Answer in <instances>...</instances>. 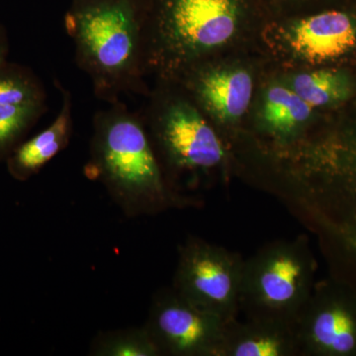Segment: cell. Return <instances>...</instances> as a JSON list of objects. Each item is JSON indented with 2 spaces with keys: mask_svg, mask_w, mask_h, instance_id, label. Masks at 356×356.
<instances>
[{
  "mask_svg": "<svg viewBox=\"0 0 356 356\" xmlns=\"http://www.w3.org/2000/svg\"><path fill=\"white\" fill-rule=\"evenodd\" d=\"M245 261L234 252L198 238L179 250L175 289L224 320H236Z\"/></svg>",
  "mask_w": 356,
  "mask_h": 356,
  "instance_id": "ba28073f",
  "label": "cell"
},
{
  "mask_svg": "<svg viewBox=\"0 0 356 356\" xmlns=\"http://www.w3.org/2000/svg\"><path fill=\"white\" fill-rule=\"evenodd\" d=\"M312 170L343 197L341 233L356 252V111L327 124L314 147Z\"/></svg>",
  "mask_w": 356,
  "mask_h": 356,
  "instance_id": "7c38bea8",
  "label": "cell"
},
{
  "mask_svg": "<svg viewBox=\"0 0 356 356\" xmlns=\"http://www.w3.org/2000/svg\"><path fill=\"white\" fill-rule=\"evenodd\" d=\"M313 1H317V0H264V3L266 7L267 13H270L294 8V7Z\"/></svg>",
  "mask_w": 356,
  "mask_h": 356,
  "instance_id": "d6986e66",
  "label": "cell"
},
{
  "mask_svg": "<svg viewBox=\"0 0 356 356\" xmlns=\"http://www.w3.org/2000/svg\"><path fill=\"white\" fill-rule=\"evenodd\" d=\"M269 67L283 83L318 113L329 114L346 108L356 97V76L348 67Z\"/></svg>",
  "mask_w": 356,
  "mask_h": 356,
  "instance_id": "4fadbf2b",
  "label": "cell"
},
{
  "mask_svg": "<svg viewBox=\"0 0 356 356\" xmlns=\"http://www.w3.org/2000/svg\"><path fill=\"white\" fill-rule=\"evenodd\" d=\"M56 86L62 95L57 117L49 127L16 147L9 156L8 170L16 179L25 180L36 175L69 145L74 128L72 93L58 81Z\"/></svg>",
  "mask_w": 356,
  "mask_h": 356,
  "instance_id": "9a60e30c",
  "label": "cell"
},
{
  "mask_svg": "<svg viewBox=\"0 0 356 356\" xmlns=\"http://www.w3.org/2000/svg\"><path fill=\"white\" fill-rule=\"evenodd\" d=\"M153 0H72L65 28L77 67L96 97L113 104L123 95H149L147 51Z\"/></svg>",
  "mask_w": 356,
  "mask_h": 356,
  "instance_id": "7a4b0ae2",
  "label": "cell"
},
{
  "mask_svg": "<svg viewBox=\"0 0 356 356\" xmlns=\"http://www.w3.org/2000/svg\"><path fill=\"white\" fill-rule=\"evenodd\" d=\"M47 104L1 105L0 106V159L39 120Z\"/></svg>",
  "mask_w": 356,
  "mask_h": 356,
  "instance_id": "ac0fdd59",
  "label": "cell"
},
{
  "mask_svg": "<svg viewBox=\"0 0 356 356\" xmlns=\"http://www.w3.org/2000/svg\"><path fill=\"white\" fill-rule=\"evenodd\" d=\"M47 95L39 79L21 65L0 64L1 105L46 104Z\"/></svg>",
  "mask_w": 356,
  "mask_h": 356,
  "instance_id": "e0dca14e",
  "label": "cell"
},
{
  "mask_svg": "<svg viewBox=\"0 0 356 356\" xmlns=\"http://www.w3.org/2000/svg\"><path fill=\"white\" fill-rule=\"evenodd\" d=\"M295 329L301 355L356 356V298L327 288L313 292Z\"/></svg>",
  "mask_w": 356,
  "mask_h": 356,
  "instance_id": "8fae6325",
  "label": "cell"
},
{
  "mask_svg": "<svg viewBox=\"0 0 356 356\" xmlns=\"http://www.w3.org/2000/svg\"><path fill=\"white\" fill-rule=\"evenodd\" d=\"M264 0H153L147 64L156 81H175L208 58L257 49Z\"/></svg>",
  "mask_w": 356,
  "mask_h": 356,
  "instance_id": "6da1fadb",
  "label": "cell"
},
{
  "mask_svg": "<svg viewBox=\"0 0 356 356\" xmlns=\"http://www.w3.org/2000/svg\"><path fill=\"white\" fill-rule=\"evenodd\" d=\"M314 271L301 238L269 245L245 261L241 310L248 318L295 325L313 293Z\"/></svg>",
  "mask_w": 356,
  "mask_h": 356,
  "instance_id": "52a82bcc",
  "label": "cell"
},
{
  "mask_svg": "<svg viewBox=\"0 0 356 356\" xmlns=\"http://www.w3.org/2000/svg\"><path fill=\"white\" fill-rule=\"evenodd\" d=\"M231 322L196 305L173 288L154 297L145 327L161 355L220 356Z\"/></svg>",
  "mask_w": 356,
  "mask_h": 356,
  "instance_id": "9c48e42d",
  "label": "cell"
},
{
  "mask_svg": "<svg viewBox=\"0 0 356 356\" xmlns=\"http://www.w3.org/2000/svg\"><path fill=\"white\" fill-rule=\"evenodd\" d=\"M86 175L102 182L128 216L149 214L172 197L145 117L121 100L95 115Z\"/></svg>",
  "mask_w": 356,
  "mask_h": 356,
  "instance_id": "3957f363",
  "label": "cell"
},
{
  "mask_svg": "<svg viewBox=\"0 0 356 356\" xmlns=\"http://www.w3.org/2000/svg\"><path fill=\"white\" fill-rule=\"evenodd\" d=\"M95 356H161L158 346L147 327L102 332L90 348Z\"/></svg>",
  "mask_w": 356,
  "mask_h": 356,
  "instance_id": "2e32d148",
  "label": "cell"
},
{
  "mask_svg": "<svg viewBox=\"0 0 356 356\" xmlns=\"http://www.w3.org/2000/svg\"><path fill=\"white\" fill-rule=\"evenodd\" d=\"M145 115L161 165L178 175L221 170L229 149L209 119L175 81H156Z\"/></svg>",
  "mask_w": 356,
  "mask_h": 356,
  "instance_id": "5b68a950",
  "label": "cell"
},
{
  "mask_svg": "<svg viewBox=\"0 0 356 356\" xmlns=\"http://www.w3.org/2000/svg\"><path fill=\"white\" fill-rule=\"evenodd\" d=\"M268 62L257 49L225 54L194 65L175 83L229 143L242 132Z\"/></svg>",
  "mask_w": 356,
  "mask_h": 356,
  "instance_id": "8992f818",
  "label": "cell"
},
{
  "mask_svg": "<svg viewBox=\"0 0 356 356\" xmlns=\"http://www.w3.org/2000/svg\"><path fill=\"white\" fill-rule=\"evenodd\" d=\"M9 44L6 30L0 26V64L6 62L7 55H8Z\"/></svg>",
  "mask_w": 356,
  "mask_h": 356,
  "instance_id": "ffe728a7",
  "label": "cell"
},
{
  "mask_svg": "<svg viewBox=\"0 0 356 356\" xmlns=\"http://www.w3.org/2000/svg\"><path fill=\"white\" fill-rule=\"evenodd\" d=\"M323 115L293 92L268 65L242 132L236 138H252L266 143L273 153H283L305 139Z\"/></svg>",
  "mask_w": 356,
  "mask_h": 356,
  "instance_id": "30bf717a",
  "label": "cell"
},
{
  "mask_svg": "<svg viewBox=\"0 0 356 356\" xmlns=\"http://www.w3.org/2000/svg\"><path fill=\"white\" fill-rule=\"evenodd\" d=\"M301 355L295 325L248 318L229 323L220 356H292Z\"/></svg>",
  "mask_w": 356,
  "mask_h": 356,
  "instance_id": "5bb4252c",
  "label": "cell"
},
{
  "mask_svg": "<svg viewBox=\"0 0 356 356\" xmlns=\"http://www.w3.org/2000/svg\"><path fill=\"white\" fill-rule=\"evenodd\" d=\"M257 50L278 69L341 67L356 51V0H317L267 13Z\"/></svg>",
  "mask_w": 356,
  "mask_h": 356,
  "instance_id": "277c9868",
  "label": "cell"
}]
</instances>
